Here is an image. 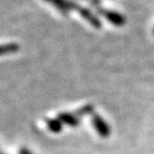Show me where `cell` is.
I'll return each instance as SVG.
<instances>
[{"label":"cell","mask_w":154,"mask_h":154,"mask_svg":"<svg viewBox=\"0 0 154 154\" xmlns=\"http://www.w3.org/2000/svg\"><path fill=\"white\" fill-rule=\"evenodd\" d=\"M84 1L90 3L91 5H93L94 7H97V6H100L101 4V0H84Z\"/></svg>","instance_id":"cell-9"},{"label":"cell","mask_w":154,"mask_h":154,"mask_svg":"<svg viewBox=\"0 0 154 154\" xmlns=\"http://www.w3.org/2000/svg\"><path fill=\"white\" fill-rule=\"evenodd\" d=\"M56 118L62 123V124H66L71 127H76L80 124V118L77 116L74 112H60L57 114Z\"/></svg>","instance_id":"cell-4"},{"label":"cell","mask_w":154,"mask_h":154,"mask_svg":"<svg viewBox=\"0 0 154 154\" xmlns=\"http://www.w3.org/2000/svg\"><path fill=\"white\" fill-rule=\"evenodd\" d=\"M45 2L50 3L53 5L61 14L64 16H67L69 14V9L67 7V1L66 0H44Z\"/></svg>","instance_id":"cell-5"},{"label":"cell","mask_w":154,"mask_h":154,"mask_svg":"<svg viewBox=\"0 0 154 154\" xmlns=\"http://www.w3.org/2000/svg\"><path fill=\"white\" fill-rule=\"evenodd\" d=\"M75 114L80 118V117H84L87 115H92L94 113V106L92 104H86V105L80 107L74 112Z\"/></svg>","instance_id":"cell-8"},{"label":"cell","mask_w":154,"mask_h":154,"mask_svg":"<svg viewBox=\"0 0 154 154\" xmlns=\"http://www.w3.org/2000/svg\"><path fill=\"white\" fill-rule=\"evenodd\" d=\"M95 11H96V13L98 15L104 17L107 21H109L114 26H118V27L123 26L126 22V18L124 15H122L121 13H119L117 11L109 10V9L100 7V6L95 7Z\"/></svg>","instance_id":"cell-1"},{"label":"cell","mask_w":154,"mask_h":154,"mask_svg":"<svg viewBox=\"0 0 154 154\" xmlns=\"http://www.w3.org/2000/svg\"><path fill=\"white\" fill-rule=\"evenodd\" d=\"M45 123L49 130L54 133H59L62 131V123L57 118H46Z\"/></svg>","instance_id":"cell-6"},{"label":"cell","mask_w":154,"mask_h":154,"mask_svg":"<svg viewBox=\"0 0 154 154\" xmlns=\"http://www.w3.org/2000/svg\"><path fill=\"white\" fill-rule=\"evenodd\" d=\"M80 14L83 19L87 21L88 23H90L94 28L100 29L102 27V22H101L100 18L98 17V14H96L95 12H93L91 9H89L87 7H84L82 5H77L76 10Z\"/></svg>","instance_id":"cell-2"},{"label":"cell","mask_w":154,"mask_h":154,"mask_svg":"<svg viewBox=\"0 0 154 154\" xmlns=\"http://www.w3.org/2000/svg\"><path fill=\"white\" fill-rule=\"evenodd\" d=\"M20 46L17 43H7V44H1L0 45V56L6 54H12L16 53L19 50Z\"/></svg>","instance_id":"cell-7"},{"label":"cell","mask_w":154,"mask_h":154,"mask_svg":"<svg viewBox=\"0 0 154 154\" xmlns=\"http://www.w3.org/2000/svg\"><path fill=\"white\" fill-rule=\"evenodd\" d=\"M19 154H33L31 151H30L29 149H27V148H21L20 150H19Z\"/></svg>","instance_id":"cell-10"},{"label":"cell","mask_w":154,"mask_h":154,"mask_svg":"<svg viewBox=\"0 0 154 154\" xmlns=\"http://www.w3.org/2000/svg\"><path fill=\"white\" fill-rule=\"evenodd\" d=\"M91 122H92V125H93L94 129L101 137L102 138L109 137V135L111 134L110 126L99 114L94 112L93 114L91 115Z\"/></svg>","instance_id":"cell-3"}]
</instances>
